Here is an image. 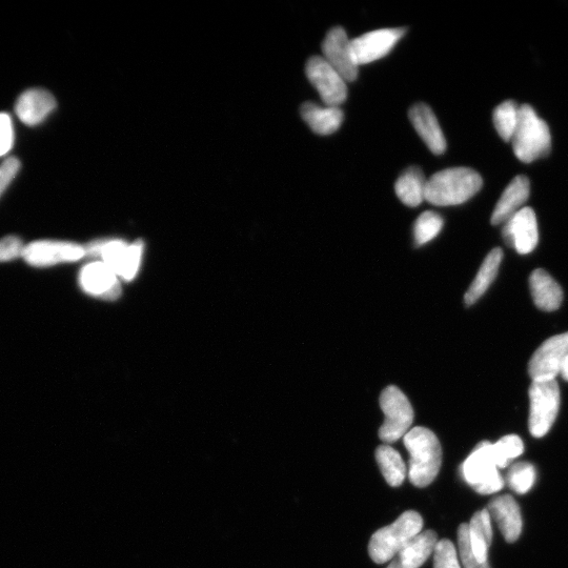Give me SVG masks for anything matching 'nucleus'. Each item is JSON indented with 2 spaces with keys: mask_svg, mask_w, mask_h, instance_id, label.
<instances>
[{
  "mask_svg": "<svg viewBox=\"0 0 568 568\" xmlns=\"http://www.w3.org/2000/svg\"><path fill=\"white\" fill-rule=\"evenodd\" d=\"M482 185L480 174L473 169H446L428 179L425 201L437 207L458 206L474 197Z\"/></svg>",
  "mask_w": 568,
  "mask_h": 568,
  "instance_id": "1",
  "label": "nucleus"
},
{
  "mask_svg": "<svg viewBox=\"0 0 568 568\" xmlns=\"http://www.w3.org/2000/svg\"><path fill=\"white\" fill-rule=\"evenodd\" d=\"M405 448L411 455L409 478L417 488L429 486L438 476L442 449L437 436L429 429L415 428L404 436Z\"/></svg>",
  "mask_w": 568,
  "mask_h": 568,
  "instance_id": "2",
  "label": "nucleus"
},
{
  "mask_svg": "<svg viewBox=\"0 0 568 568\" xmlns=\"http://www.w3.org/2000/svg\"><path fill=\"white\" fill-rule=\"evenodd\" d=\"M512 144L515 155L525 164H530L551 151L550 128L529 105L520 107L519 124Z\"/></svg>",
  "mask_w": 568,
  "mask_h": 568,
  "instance_id": "3",
  "label": "nucleus"
},
{
  "mask_svg": "<svg viewBox=\"0 0 568 568\" xmlns=\"http://www.w3.org/2000/svg\"><path fill=\"white\" fill-rule=\"evenodd\" d=\"M423 519L414 511L403 513L393 524L371 538L369 554L377 564L393 560L414 537L422 532Z\"/></svg>",
  "mask_w": 568,
  "mask_h": 568,
  "instance_id": "4",
  "label": "nucleus"
},
{
  "mask_svg": "<svg viewBox=\"0 0 568 568\" xmlns=\"http://www.w3.org/2000/svg\"><path fill=\"white\" fill-rule=\"evenodd\" d=\"M493 455V443L483 441L462 465V475L466 483L480 495L500 492L504 480L498 472Z\"/></svg>",
  "mask_w": 568,
  "mask_h": 568,
  "instance_id": "5",
  "label": "nucleus"
},
{
  "mask_svg": "<svg viewBox=\"0 0 568 568\" xmlns=\"http://www.w3.org/2000/svg\"><path fill=\"white\" fill-rule=\"evenodd\" d=\"M531 434L541 438L550 432L560 409V390L555 380H533L529 391Z\"/></svg>",
  "mask_w": 568,
  "mask_h": 568,
  "instance_id": "6",
  "label": "nucleus"
},
{
  "mask_svg": "<svg viewBox=\"0 0 568 568\" xmlns=\"http://www.w3.org/2000/svg\"><path fill=\"white\" fill-rule=\"evenodd\" d=\"M380 408L385 417L379 430L383 442L394 443L409 433L414 410L402 391L394 385L385 389L380 396Z\"/></svg>",
  "mask_w": 568,
  "mask_h": 568,
  "instance_id": "7",
  "label": "nucleus"
},
{
  "mask_svg": "<svg viewBox=\"0 0 568 568\" xmlns=\"http://www.w3.org/2000/svg\"><path fill=\"white\" fill-rule=\"evenodd\" d=\"M142 252H144V243L141 241L128 245L123 240L96 241L86 249L88 256H100L116 275L125 280H132L135 277Z\"/></svg>",
  "mask_w": 568,
  "mask_h": 568,
  "instance_id": "8",
  "label": "nucleus"
},
{
  "mask_svg": "<svg viewBox=\"0 0 568 568\" xmlns=\"http://www.w3.org/2000/svg\"><path fill=\"white\" fill-rule=\"evenodd\" d=\"M306 72L326 106L339 107L347 100V80L326 59L321 56L311 57Z\"/></svg>",
  "mask_w": 568,
  "mask_h": 568,
  "instance_id": "9",
  "label": "nucleus"
},
{
  "mask_svg": "<svg viewBox=\"0 0 568 568\" xmlns=\"http://www.w3.org/2000/svg\"><path fill=\"white\" fill-rule=\"evenodd\" d=\"M87 256L86 249L76 243L55 240H39L25 247L23 259L35 268H45L58 263L73 262Z\"/></svg>",
  "mask_w": 568,
  "mask_h": 568,
  "instance_id": "10",
  "label": "nucleus"
},
{
  "mask_svg": "<svg viewBox=\"0 0 568 568\" xmlns=\"http://www.w3.org/2000/svg\"><path fill=\"white\" fill-rule=\"evenodd\" d=\"M405 33V28L380 29L352 39L351 46L356 64H371L387 56Z\"/></svg>",
  "mask_w": 568,
  "mask_h": 568,
  "instance_id": "11",
  "label": "nucleus"
},
{
  "mask_svg": "<svg viewBox=\"0 0 568 568\" xmlns=\"http://www.w3.org/2000/svg\"><path fill=\"white\" fill-rule=\"evenodd\" d=\"M568 357V333L547 339L533 355L529 374L533 380H555Z\"/></svg>",
  "mask_w": 568,
  "mask_h": 568,
  "instance_id": "12",
  "label": "nucleus"
},
{
  "mask_svg": "<svg viewBox=\"0 0 568 568\" xmlns=\"http://www.w3.org/2000/svg\"><path fill=\"white\" fill-rule=\"evenodd\" d=\"M503 238L519 254L532 253L539 241L538 223L532 208H522L504 223Z\"/></svg>",
  "mask_w": 568,
  "mask_h": 568,
  "instance_id": "13",
  "label": "nucleus"
},
{
  "mask_svg": "<svg viewBox=\"0 0 568 568\" xmlns=\"http://www.w3.org/2000/svg\"><path fill=\"white\" fill-rule=\"evenodd\" d=\"M323 58L347 80V83L356 80L358 68L356 64L351 40L341 27L333 28L322 44Z\"/></svg>",
  "mask_w": 568,
  "mask_h": 568,
  "instance_id": "14",
  "label": "nucleus"
},
{
  "mask_svg": "<svg viewBox=\"0 0 568 568\" xmlns=\"http://www.w3.org/2000/svg\"><path fill=\"white\" fill-rule=\"evenodd\" d=\"M56 99L44 89H31L20 95L16 101L17 117L27 126L34 127L55 110Z\"/></svg>",
  "mask_w": 568,
  "mask_h": 568,
  "instance_id": "15",
  "label": "nucleus"
},
{
  "mask_svg": "<svg viewBox=\"0 0 568 568\" xmlns=\"http://www.w3.org/2000/svg\"><path fill=\"white\" fill-rule=\"evenodd\" d=\"M80 286L88 294L107 300L120 296V284L116 274L104 262H93L80 273Z\"/></svg>",
  "mask_w": 568,
  "mask_h": 568,
  "instance_id": "16",
  "label": "nucleus"
},
{
  "mask_svg": "<svg viewBox=\"0 0 568 568\" xmlns=\"http://www.w3.org/2000/svg\"><path fill=\"white\" fill-rule=\"evenodd\" d=\"M412 125L432 153L441 155L446 150V140L437 117L425 104L413 106L409 112Z\"/></svg>",
  "mask_w": 568,
  "mask_h": 568,
  "instance_id": "17",
  "label": "nucleus"
},
{
  "mask_svg": "<svg viewBox=\"0 0 568 568\" xmlns=\"http://www.w3.org/2000/svg\"><path fill=\"white\" fill-rule=\"evenodd\" d=\"M488 511L507 542L513 543L519 539L522 532V518L519 505L513 497L503 495L494 498L489 504Z\"/></svg>",
  "mask_w": 568,
  "mask_h": 568,
  "instance_id": "18",
  "label": "nucleus"
},
{
  "mask_svg": "<svg viewBox=\"0 0 568 568\" xmlns=\"http://www.w3.org/2000/svg\"><path fill=\"white\" fill-rule=\"evenodd\" d=\"M531 192L530 180L526 176L515 177L506 187L492 215V225H504L522 209Z\"/></svg>",
  "mask_w": 568,
  "mask_h": 568,
  "instance_id": "19",
  "label": "nucleus"
},
{
  "mask_svg": "<svg viewBox=\"0 0 568 568\" xmlns=\"http://www.w3.org/2000/svg\"><path fill=\"white\" fill-rule=\"evenodd\" d=\"M530 288L538 309L553 312L561 307L563 291L560 284L546 271L538 269L532 273Z\"/></svg>",
  "mask_w": 568,
  "mask_h": 568,
  "instance_id": "20",
  "label": "nucleus"
},
{
  "mask_svg": "<svg viewBox=\"0 0 568 568\" xmlns=\"http://www.w3.org/2000/svg\"><path fill=\"white\" fill-rule=\"evenodd\" d=\"M301 116L308 126L318 135H331L339 130L343 123L344 114L339 107H321L317 104H303Z\"/></svg>",
  "mask_w": 568,
  "mask_h": 568,
  "instance_id": "21",
  "label": "nucleus"
},
{
  "mask_svg": "<svg viewBox=\"0 0 568 568\" xmlns=\"http://www.w3.org/2000/svg\"><path fill=\"white\" fill-rule=\"evenodd\" d=\"M438 543L434 531H424L414 537L395 557L404 568H419L436 550Z\"/></svg>",
  "mask_w": 568,
  "mask_h": 568,
  "instance_id": "22",
  "label": "nucleus"
},
{
  "mask_svg": "<svg viewBox=\"0 0 568 568\" xmlns=\"http://www.w3.org/2000/svg\"><path fill=\"white\" fill-rule=\"evenodd\" d=\"M502 259L503 251L500 248L494 249L486 256L476 278L471 284V288L464 296L466 306H473L488 291L498 275Z\"/></svg>",
  "mask_w": 568,
  "mask_h": 568,
  "instance_id": "23",
  "label": "nucleus"
},
{
  "mask_svg": "<svg viewBox=\"0 0 568 568\" xmlns=\"http://www.w3.org/2000/svg\"><path fill=\"white\" fill-rule=\"evenodd\" d=\"M426 185L428 179L424 177L423 172L417 167H412L405 170L398 178L395 191L405 206L416 208L425 201Z\"/></svg>",
  "mask_w": 568,
  "mask_h": 568,
  "instance_id": "24",
  "label": "nucleus"
},
{
  "mask_svg": "<svg viewBox=\"0 0 568 568\" xmlns=\"http://www.w3.org/2000/svg\"><path fill=\"white\" fill-rule=\"evenodd\" d=\"M472 550L481 563H489L488 555L493 539L492 518L488 510L477 512L469 523Z\"/></svg>",
  "mask_w": 568,
  "mask_h": 568,
  "instance_id": "25",
  "label": "nucleus"
},
{
  "mask_svg": "<svg viewBox=\"0 0 568 568\" xmlns=\"http://www.w3.org/2000/svg\"><path fill=\"white\" fill-rule=\"evenodd\" d=\"M376 460L383 477L393 488H398L407 478V465L392 446L380 445L376 451Z\"/></svg>",
  "mask_w": 568,
  "mask_h": 568,
  "instance_id": "26",
  "label": "nucleus"
},
{
  "mask_svg": "<svg viewBox=\"0 0 568 568\" xmlns=\"http://www.w3.org/2000/svg\"><path fill=\"white\" fill-rule=\"evenodd\" d=\"M520 107L513 100H506L494 111V124L499 136L512 141L519 124Z\"/></svg>",
  "mask_w": 568,
  "mask_h": 568,
  "instance_id": "27",
  "label": "nucleus"
},
{
  "mask_svg": "<svg viewBox=\"0 0 568 568\" xmlns=\"http://www.w3.org/2000/svg\"><path fill=\"white\" fill-rule=\"evenodd\" d=\"M443 228L442 217L432 211L422 213L415 222V245L420 247L432 241Z\"/></svg>",
  "mask_w": 568,
  "mask_h": 568,
  "instance_id": "28",
  "label": "nucleus"
},
{
  "mask_svg": "<svg viewBox=\"0 0 568 568\" xmlns=\"http://www.w3.org/2000/svg\"><path fill=\"white\" fill-rule=\"evenodd\" d=\"M536 481L535 466L529 462H519L512 466L507 474V483L517 494L530 492Z\"/></svg>",
  "mask_w": 568,
  "mask_h": 568,
  "instance_id": "29",
  "label": "nucleus"
},
{
  "mask_svg": "<svg viewBox=\"0 0 568 568\" xmlns=\"http://www.w3.org/2000/svg\"><path fill=\"white\" fill-rule=\"evenodd\" d=\"M523 451V441L516 435L505 436L493 444V455L498 469L509 466L511 461L518 458Z\"/></svg>",
  "mask_w": 568,
  "mask_h": 568,
  "instance_id": "30",
  "label": "nucleus"
},
{
  "mask_svg": "<svg viewBox=\"0 0 568 568\" xmlns=\"http://www.w3.org/2000/svg\"><path fill=\"white\" fill-rule=\"evenodd\" d=\"M459 555L464 568H491L489 563H481L475 556L469 535V524L463 523L458 531Z\"/></svg>",
  "mask_w": 568,
  "mask_h": 568,
  "instance_id": "31",
  "label": "nucleus"
},
{
  "mask_svg": "<svg viewBox=\"0 0 568 568\" xmlns=\"http://www.w3.org/2000/svg\"><path fill=\"white\" fill-rule=\"evenodd\" d=\"M434 568H461L456 547L450 540L438 541L434 553Z\"/></svg>",
  "mask_w": 568,
  "mask_h": 568,
  "instance_id": "32",
  "label": "nucleus"
},
{
  "mask_svg": "<svg viewBox=\"0 0 568 568\" xmlns=\"http://www.w3.org/2000/svg\"><path fill=\"white\" fill-rule=\"evenodd\" d=\"M25 247L22 239L16 236H8L0 239V262L23 258Z\"/></svg>",
  "mask_w": 568,
  "mask_h": 568,
  "instance_id": "33",
  "label": "nucleus"
},
{
  "mask_svg": "<svg viewBox=\"0 0 568 568\" xmlns=\"http://www.w3.org/2000/svg\"><path fill=\"white\" fill-rule=\"evenodd\" d=\"M14 144L12 119L7 113H0V157L7 155Z\"/></svg>",
  "mask_w": 568,
  "mask_h": 568,
  "instance_id": "34",
  "label": "nucleus"
},
{
  "mask_svg": "<svg viewBox=\"0 0 568 568\" xmlns=\"http://www.w3.org/2000/svg\"><path fill=\"white\" fill-rule=\"evenodd\" d=\"M20 170V161L11 157L0 165V197L5 193Z\"/></svg>",
  "mask_w": 568,
  "mask_h": 568,
  "instance_id": "35",
  "label": "nucleus"
},
{
  "mask_svg": "<svg viewBox=\"0 0 568 568\" xmlns=\"http://www.w3.org/2000/svg\"><path fill=\"white\" fill-rule=\"evenodd\" d=\"M560 375L566 380L568 381V357L565 359V361L562 364V368H561V372Z\"/></svg>",
  "mask_w": 568,
  "mask_h": 568,
  "instance_id": "36",
  "label": "nucleus"
},
{
  "mask_svg": "<svg viewBox=\"0 0 568 568\" xmlns=\"http://www.w3.org/2000/svg\"><path fill=\"white\" fill-rule=\"evenodd\" d=\"M387 568H404L397 558H394Z\"/></svg>",
  "mask_w": 568,
  "mask_h": 568,
  "instance_id": "37",
  "label": "nucleus"
}]
</instances>
